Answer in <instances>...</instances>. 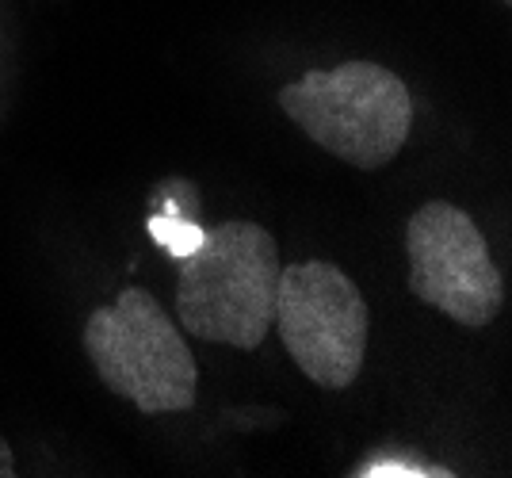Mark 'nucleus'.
Masks as SVG:
<instances>
[{"label":"nucleus","instance_id":"f257e3e1","mask_svg":"<svg viewBox=\"0 0 512 478\" xmlns=\"http://www.w3.org/2000/svg\"><path fill=\"white\" fill-rule=\"evenodd\" d=\"M176 272L172 318L207 345L256 352L272 333L279 283V241L253 218L207 226Z\"/></svg>","mask_w":512,"mask_h":478},{"label":"nucleus","instance_id":"f03ea898","mask_svg":"<svg viewBox=\"0 0 512 478\" xmlns=\"http://www.w3.org/2000/svg\"><path fill=\"white\" fill-rule=\"evenodd\" d=\"M279 111L318 150L360 173H379L413 134V92L383 62H341L306 69L276 92Z\"/></svg>","mask_w":512,"mask_h":478},{"label":"nucleus","instance_id":"7ed1b4c3","mask_svg":"<svg viewBox=\"0 0 512 478\" xmlns=\"http://www.w3.org/2000/svg\"><path fill=\"white\" fill-rule=\"evenodd\" d=\"M81 345L96 379L146 417L188 413L199 402V364L188 333L150 287L127 283L88 310Z\"/></svg>","mask_w":512,"mask_h":478},{"label":"nucleus","instance_id":"20e7f679","mask_svg":"<svg viewBox=\"0 0 512 478\" xmlns=\"http://www.w3.org/2000/svg\"><path fill=\"white\" fill-rule=\"evenodd\" d=\"M272 329L318 391H348L367 364L371 310L360 283L333 261L310 257L279 268Z\"/></svg>","mask_w":512,"mask_h":478},{"label":"nucleus","instance_id":"39448f33","mask_svg":"<svg viewBox=\"0 0 512 478\" xmlns=\"http://www.w3.org/2000/svg\"><path fill=\"white\" fill-rule=\"evenodd\" d=\"M406 287L459 329H486L505 306V276L470 211L425 199L406 222Z\"/></svg>","mask_w":512,"mask_h":478},{"label":"nucleus","instance_id":"423d86ee","mask_svg":"<svg viewBox=\"0 0 512 478\" xmlns=\"http://www.w3.org/2000/svg\"><path fill=\"white\" fill-rule=\"evenodd\" d=\"M146 234H150L153 245H161V249L169 253L172 261H184L195 245L203 241L207 226H203V222H195V218H184L176 207H165L161 215L146 218Z\"/></svg>","mask_w":512,"mask_h":478},{"label":"nucleus","instance_id":"0eeeda50","mask_svg":"<svg viewBox=\"0 0 512 478\" xmlns=\"http://www.w3.org/2000/svg\"><path fill=\"white\" fill-rule=\"evenodd\" d=\"M360 478H451L455 471L436 467V463H409V459H371L360 471H352Z\"/></svg>","mask_w":512,"mask_h":478},{"label":"nucleus","instance_id":"6e6552de","mask_svg":"<svg viewBox=\"0 0 512 478\" xmlns=\"http://www.w3.org/2000/svg\"><path fill=\"white\" fill-rule=\"evenodd\" d=\"M501 4H512V0H501Z\"/></svg>","mask_w":512,"mask_h":478}]
</instances>
